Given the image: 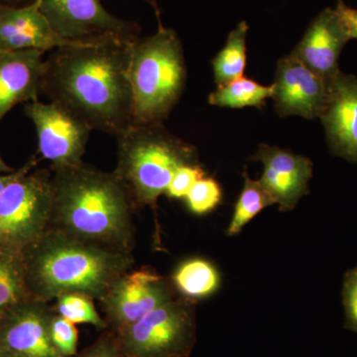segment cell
Masks as SVG:
<instances>
[{
  "instance_id": "cell-32",
  "label": "cell",
  "mask_w": 357,
  "mask_h": 357,
  "mask_svg": "<svg viewBox=\"0 0 357 357\" xmlns=\"http://www.w3.org/2000/svg\"><path fill=\"white\" fill-rule=\"evenodd\" d=\"M0 357H17L13 354H8V352L0 351Z\"/></svg>"
},
{
  "instance_id": "cell-20",
  "label": "cell",
  "mask_w": 357,
  "mask_h": 357,
  "mask_svg": "<svg viewBox=\"0 0 357 357\" xmlns=\"http://www.w3.org/2000/svg\"><path fill=\"white\" fill-rule=\"evenodd\" d=\"M273 93V84L264 86L248 77H241L225 86H218L208 96V103L231 109L245 107L261 109L267 98H272Z\"/></svg>"
},
{
  "instance_id": "cell-18",
  "label": "cell",
  "mask_w": 357,
  "mask_h": 357,
  "mask_svg": "<svg viewBox=\"0 0 357 357\" xmlns=\"http://www.w3.org/2000/svg\"><path fill=\"white\" fill-rule=\"evenodd\" d=\"M171 281L182 297L195 301L215 293L220 287V276L213 263L192 258L178 265Z\"/></svg>"
},
{
  "instance_id": "cell-24",
  "label": "cell",
  "mask_w": 357,
  "mask_h": 357,
  "mask_svg": "<svg viewBox=\"0 0 357 357\" xmlns=\"http://www.w3.org/2000/svg\"><path fill=\"white\" fill-rule=\"evenodd\" d=\"M222 199V189L215 178H199L185 196L188 208L195 215H203L215 210Z\"/></svg>"
},
{
  "instance_id": "cell-6",
  "label": "cell",
  "mask_w": 357,
  "mask_h": 357,
  "mask_svg": "<svg viewBox=\"0 0 357 357\" xmlns=\"http://www.w3.org/2000/svg\"><path fill=\"white\" fill-rule=\"evenodd\" d=\"M30 160L0 194V250L22 255L50 227L53 181L49 171L31 173Z\"/></svg>"
},
{
  "instance_id": "cell-31",
  "label": "cell",
  "mask_w": 357,
  "mask_h": 357,
  "mask_svg": "<svg viewBox=\"0 0 357 357\" xmlns=\"http://www.w3.org/2000/svg\"><path fill=\"white\" fill-rule=\"evenodd\" d=\"M14 171L15 170L7 165L0 156V175H6V174L13 173Z\"/></svg>"
},
{
  "instance_id": "cell-26",
  "label": "cell",
  "mask_w": 357,
  "mask_h": 357,
  "mask_svg": "<svg viewBox=\"0 0 357 357\" xmlns=\"http://www.w3.org/2000/svg\"><path fill=\"white\" fill-rule=\"evenodd\" d=\"M204 176L206 172L199 164L180 167L174 174L165 194L169 198L185 199L195 183Z\"/></svg>"
},
{
  "instance_id": "cell-33",
  "label": "cell",
  "mask_w": 357,
  "mask_h": 357,
  "mask_svg": "<svg viewBox=\"0 0 357 357\" xmlns=\"http://www.w3.org/2000/svg\"><path fill=\"white\" fill-rule=\"evenodd\" d=\"M20 1V0H0V4H6V2Z\"/></svg>"
},
{
  "instance_id": "cell-27",
  "label": "cell",
  "mask_w": 357,
  "mask_h": 357,
  "mask_svg": "<svg viewBox=\"0 0 357 357\" xmlns=\"http://www.w3.org/2000/svg\"><path fill=\"white\" fill-rule=\"evenodd\" d=\"M342 302L345 314V328L357 333V266L344 275Z\"/></svg>"
},
{
  "instance_id": "cell-2",
  "label": "cell",
  "mask_w": 357,
  "mask_h": 357,
  "mask_svg": "<svg viewBox=\"0 0 357 357\" xmlns=\"http://www.w3.org/2000/svg\"><path fill=\"white\" fill-rule=\"evenodd\" d=\"M52 172L50 229L103 248L133 252V213L137 208L114 172L84 162Z\"/></svg>"
},
{
  "instance_id": "cell-5",
  "label": "cell",
  "mask_w": 357,
  "mask_h": 357,
  "mask_svg": "<svg viewBox=\"0 0 357 357\" xmlns=\"http://www.w3.org/2000/svg\"><path fill=\"white\" fill-rule=\"evenodd\" d=\"M133 123H163L183 95L187 69L182 42L159 20L158 30L133 42L131 52Z\"/></svg>"
},
{
  "instance_id": "cell-30",
  "label": "cell",
  "mask_w": 357,
  "mask_h": 357,
  "mask_svg": "<svg viewBox=\"0 0 357 357\" xmlns=\"http://www.w3.org/2000/svg\"><path fill=\"white\" fill-rule=\"evenodd\" d=\"M18 173H20V169L13 173L6 174V175H0V194L3 191L4 188L18 175Z\"/></svg>"
},
{
  "instance_id": "cell-10",
  "label": "cell",
  "mask_w": 357,
  "mask_h": 357,
  "mask_svg": "<svg viewBox=\"0 0 357 357\" xmlns=\"http://www.w3.org/2000/svg\"><path fill=\"white\" fill-rule=\"evenodd\" d=\"M25 114L38 138V152L51 162L52 171L83 163L91 129L88 124L55 102H28Z\"/></svg>"
},
{
  "instance_id": "cell-7",
  "label": "cell",
  "mask_w": 357,
  "mask_h": 357,
  "mask_svg": "<svg viewBox=\"0 0 357 357\" xmlns=\"http://www.w3.org/2000/svg\"><path fill=\"white\" fill-rule=\"evenodd\" d=\"M114 335L123 357H188L196 342L194 301L176 298Z\"/></svg>"
},
{
  "instance_id": "cell-21",
  "label": "cell",
  "mask_w": 357,
  "mask_h": 357,
  "mask_svg": "<svg viewBox=\"0 0 357 357\" xmlns=\"http://www.w3.org/2000/svg\"><path fill=\"white\" fill-rule=\"evenodd\" d=\"M30 298L21 255L0 250V317Z\"/></svg>"
},
{
  "instance_id": "cell-19",
  "label": "cell",
  "mask_w": 357,
  "mask_h": 357,
  "mask_svg": "<svg viewBox=\"0 0 357 357\" xmlns=\"http://www.w3.org/2000/svg\"><path fill=\"white\" fill-rule=\"evenodd\" d=\"M248 29V22L243 21L239 23L229 33L225 47L211 61L213 76L218 86H225L243 77L248 59L246 39Z\"/></svg>"
},
{
  "instance_id": "cell-28",
  "label": "cell",
  "mask_w": 357,
  "mask_h": 357,
  "mask_svg": "<svg viewBox=\"0 0 357 357\" xmlns=\"http://www.w3.org/2000/svg\"><path fill=\"white\" fill-rule=\"evenodd\" d=\"M73 357H123L119 351V344L116 342L114 333L109 330L103 331L93 344L84 349L81 352H77Z\"/></svg>"
},
{
  "instance_id": "cell-1",
  "label": "cell",
  "mask_w": 357,
  "mask_h": 357,
  "mask_svg": "<svg viewBox=\"0 0 357 357\" xmlns=\"http://www.w3.org/2000/svg\"><path fill=\"white\" fill-rule=\"evenodd\" d=\"M133 42L103 37L55 49L45 61L42 93L91 130L119 135L133 123Z\"/></svg>"
},
{
  "instance_id": "cell-22",
  "label": "cell",
  "mask_w": 357,
  "mask_h": 357,
  "mask_svg": "<svg viewBox=\"0 0 357 357\" xmlns=\"http://www.w3.org/2000/svg\"><path fill=\"white\" fill-rule=\"evenodd\" d=\"M244 187L234 208V217L229 223L227 232L229 236H236L260 211L267 206L275 204L266 190L259 181L249 177L248 171L243 174Z\"/></svg>"
},
{
  "instance_id": "cell-8",
  "label": "cell",
  "mask_w": 357,
  "mask_h": 357,
  "mask_svg": "<svg viewBox=\"0 0 357 357\" xmlns=\"http://www.w3.org/2000/svg\"><path fill=\"white\" fill-rule=\"evenodd\" d=\"M177 293L171 279L152 270H130L119 277L98 302L107 330L116 333L176 299Z\"/></svg>"
},
{
  "instance_id": "cell-12",
  "label": "cell",
  "mask_w": 357,
  "mask_h": 357,
  "mask_svg": "<svg viewBox=\"0 0 357 357\" xmlns=\"http://www.w3.org/2000/svg\"><path fill=\"white\" fill-rule=\"evenodd\" d=\"M273 86L272 98L280 116L321 117L330 95L328 84L291 54L277 64Z\"/></svg>"
},
{
  "instance_id": "cell-4",
  "label": "cell",
  "mask_w": 357,
  "mask_h": 357,
  "mask_svg": "<svg viewBox=\"0 0 357 357\" xmlns=\"http://www.w3.org/2000/svg\"><path fill=\"white\" fill-rule=\"evenodd\" d=\"M115 176L130 192L136 208H157L180 167L199 164L198 150L169 132L163 123L132 124L115 136Z\"/></svg>"
},
{
  "instance_id": "cell-9",
  "label": "cell",
  "mask_w": 357,
  "mask_h": 357,
  "mask_svg": "<svg viewBox=\"0 0 357 357\" xmlns=\"http://www.w3.org/2000/svg\"><path fill=\"white\" fill-rule=\"evenodd\" d=\"M40 9L54 31L69 41L140 38L137 23L109 13L100 0H40Z\"/></svg>"
},
{
  "instance_id": "cell-17",
  "label": "cell",
  "mask_w": 357,
  "mask_h": 357,
  "mask_svg": "<svg viewBox=\"0 0 357 357\" xmlns=\"http://www.w3.org/2000/svg\"><path fill=\"white\" fill-rule=\"evenodd\" d=\"M43 54L0 49V121L18 103L38 100L45 70Z\"/></svg>"
},
{
  "instance_id": "cell-3",
  "label": "cell",
  "mask_w": 357,
  "mask_h": 357,
  "mask_svg": "<svg viewBox=\"0 0 357 357\" xmlns=\"http://www.w3.org/2000/svg\"><path fill=\"white\" fill-rule=\"evenodd\" d=\"M28 291L49 303L67 293L100 301L112 284L132 270V253L86 243L50 229L21 255Z\"/></svg>"
},
{
  "instance_id": "cell-23",
  "label": "cell",
  "mask_w": 357,
  "mask_h": 357,
  "mask_svg": "<svg viewBox=\"0 0 357 357\" xmlns=\"http://www.w3.org/2000/svg\"><path fill=\"white\" fill-rule=\"evenodd\" d=\"M55 301V312L70 323L89 324L102 332L107 330L105 319L96 311L93 298L81 293H67Z\"/></svg>"
},
{
  "instance_id": "cell-29",
  "label": "cell",
  "mask_w": 357,
  "mask_h": 357,
  "mask_svg": "<svg viewBox=\"0 0 357 357\" xmlns=\"http://www.w3.org/2000/svg\"><path fill=\"white\" fill-rule=\"evenodd\" d=\"M335 10L349 39H357V9L347 6L344 0H337Z\"/></svg>"
},
{
  "instance_id": "cell-13",
  "label": "cell",
  "mask_w": 357,
  "mask_h": 357,
  "mask_svg": "<svg viewBox=\"0 0 357 357\" xmlns=\"http://www.w3.org/2000/svg\"><path fill=\"white\" fill-rule=\"evenodd\" d=\"M253 160L263 164L264 170L259 182L281 211L292 210L302 197L309 194L312 163L307 157L260 144Z\"/></svg>"
},
{
  "instance_id": "cell-11",
  "label": "cell",
  "mask_w": 357,
  "mask_h": 357,
  "mask_svg": "<svg viewBox=\"0 0 357 357\" xmlns=\"http://www.w3.org/2000/svg\"><path fill=\"white\" fill-rule=\"evenodd\" d=\"M54 307L34 298L23 301L0 317V351L17 357H64L51 342Z\"/></svg>"
},
{
  "instance_id": "cell-14",
  "label": "cell",
  "mask_w": 357,
  "mask_h": 357,
  "mask_svg": "<svg viewBox=\"0 0 357 357\" xmlns=\"http://www.w3.org/2000/svg\"><path fill=\"white\" fill-rule=\"evenodd\" d=\"M349 41L335 9L326 8L312 21L291 55L330 84L342 72L338 60Z\"/></svg>"
},
{
  "instance_id": "cell-16",
  "label": "cell",
  "mask_w": 357,
  "mask_h": 357,
  "mask_svg": "<svg viewBox=\"0 0 357 357\" xmlns=\"http://www.w3.org/2000/svg\"><path fill=\"white\" fill-rule=\"evenodd\" d=\"M59 36L40 9V0L24 7L0 4V49L46 52L77 43Z\"/></svg>"
},
{
  "instance_id": "cell-25",
  "label": "cell",
  "mask_w": 357,
  "mask_h": 357,
  "mask_svg": "<svg viewBox=\"0 0 357 357\" xmlns=\"http://www.w3.org/2000/svg\"><path fill=\"white\" fill-rule=\"evenodd\" d=\"M50 337L55 349L64 357H73L77 354L79 333L75 324L54 312L50 323Z\"/></svg>"
},
{
  "instance_id": "cell-15",
  "label": "cell",
  "mask_w": 357,
  "mask_h": 357,
  "mask_svg": "<svg viewBox=\"0 0 357 357\" xmlns=\"http://www.w3.org/2000/svg\"><path fill=\"white\" fill-rule=\"evenodd\" d=\"M330 95L321 122L335 155L357 162V77L340 72L328 84Z\"/></svg>"
}]
</instances>
